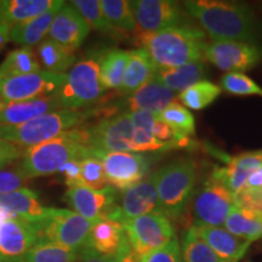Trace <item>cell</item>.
I'll return each mask as SVG.
<instances>
[{"instance_id":"obj_4","label":"cell","mask_w":262,"mask_h":262,"mask_svg":"<svg viewBox=\"0 0 262 262\" xmlns=\"http://www.w3.org/2000/svg\"><path fill=\"white\" fill-rule=\"evenodd\" d=\"M195 170L192 159H180L155 172L159 210L171 221L179 220L192 201Z\"/></svg>"},{"instance_id":"obj_36","label":"cell","mask_w":262,"mask_h":262,"mask_svg":"<svg viewBox=\"0 0 262 262\" xmlns=\"http://www.w3.org/2000/svg\"><path fill=\"white\" fill-rule=\"evenodd\" d=\"M79 253L51 242L39 241L21 262H77Z\"/></svg>"},{"instance_id":"obj_21","label":"cell","mask_w":262,"mask_h":262,"mask_svg":"<svg viewBox=\"0 0 262 262\" xmlns=\"http://www.w3.org/2000/svg\"><path fill=\"white\" fill-rule=\"evenodd\" d=\"M0 209L33 225L41 221L48 211V208L39 201L37 193L25 187L0 195Z\"/></svg>"},{"instance_id":"obj_34","label":"cell","mask_w":262,"mask_h":262,"mask_svg":"<svg viewBox=\"0 0 262 262\" xmlns=\"http://www.w3.org/2000/svg\"><path fill=\"white\" fill-rule=\"evenodd\" d=\"M70 4L83 16L91 29L101 32L102 34L112 35L114 38L123 34L110 24V21L103 14L100 0H73Z\"/></svg>"},{"instance_id":"obj_46","label":"cell","mask_w":262,"mask_h":262,"mask_svg":"<svg viewBox=\"0 0 262 262\" xmlns=\"http://www.w3.org/2000/svg\"><path fill=\"white\" fill-rule=\"evenodd\" d=\"M22 156H24V152L19 148V146L0 139V169L5 168L6 165L21 158Z\"/></svg>"},{"instance_id":"obj_35","label":"cell","mask_w":262,"mask_h":262,"mask_svg":"<svg viewBox=\"0 0 262 262\" xmlns=\"http://www.w3.org/2000/svg\"><path fill=\"white\" fill-rule=\"evenodd\" d=\"M221 93L222 89L219 85L209 80H203L188 88L187 90L182 91L179 95V100L187 110L201 111L215 102Z\"/></svg>"},{"instance_id":"obj_30","label":"cell","mask_w":262,"mask_h":262,"mask_svg":"<svg viewBox=\"0 0 262 262\" xmlns=\"http://www.w3.org/2000/svg\"><path fill=\"white\" fill-rule=\"evenodd\" d=\"M134 127V153L169 150V147L160 143L153 136V124L157 116L148 112L130 113Z\"/></svg>"},{"instance_id":"obj_40","label":"cell","mask_w":262,"mask_h":262,"mask_svg":"<svg viewBox=\"0 0 262 262\" xmlns=\"http://www.w3.org/2000/svg\"><path fill=\"white\" fill-rule=\"evenodd\" d=\"M80 186L97 191L108 186L102 162L93 152L80 160Z\"/></svg>"},{"instance_id":"obj_6","label":"cell","mask_w":262,"mask_h":262,"mask_svg":"<svg viewBox=\"0 0 262 262\" xmlns=\"http://www.w3.org/2000/svg\"><path fill=\"white\" fill-rule=\"evenodd\" d=\"M94 224L68 209L48 208L42 220L35 224L34 227L39 241L51 242L80 254L88 248Z\"/></svg>"},{"instance_id":"obj_22","label":"cell","mask_w":262,"mask_h":262,"mask_svg":"<svg viewBox=\"0 0 262 262\" xmlns=\"http://www.w3.org/2000/svg\"><path fill=\"white\" fill-rule=\"evenodd\" d=\"M58 110L62 108L58 103L56 95L33 98L21 102H11L3 112H0V125H19Z\"/></svg>"},{"instance_id":"obj_37","label":"cell","mask_w":262,"mask_h":262,"mask_svg":"<svg viewBox=\"0 0 262 262\" xmlns=\"http://www.w3.org/2000/svg\"><path fill=\"white\" fill-rule=\"evenodd\" d=\"M103 14L110 24L123 34L135 33L136 24L130 2L125 0H101Z\"/></svg>"},{"instance_id":"obj_54","label":"cell","mask_w":262,"mask_h":262,"mask_svg":"<svg viewBox=\"0 0 262 262\" xmlns=\"http://www.w3.org/2000/svg\"><path fill=\"white\" fill-rule=\"evenodd\" d=\"M0 262H4V260H3V258H2V257H0Z\"/></svg>"},{"instance_id":"obj_24","label":"cell","mask_w":262,"mask_h":262,"mask_svg":"<svg viewBox=\"0 0 262 262\" xmlns=\"http://www.w3.org/2000/svg\"><path fill=\"white\" fill-rule=\"evenodd\" d=\"M63 4L61 0H0V17L15 26Z\"/></svg>"},{"instance_id":"obj_33","label":"cell","mask_w":262,"mask_h":262,"mask_svg":"<svg viewBox=\"0 0 262 262\" xmlns=\"http://www.w3.org/2000/svg\"><path fill=\"white\" fill-rule=\"evenodd\" d=\"M160 120L166 123L173 130L179 139H191L195 133V119L192 112H189L181 103L173 102L165 108L158 116Z\"/></svg>"},{"instance_id":"obj_32","label":"cell","mask_w":262,"mask_h":262,"mask_svg":"<svg viewBox=\"0 0 262 262\" xmlns=\"http://www.w3.org/2000/svg\"><path fill=\"white\" fill-rule=\"evenodd\" d=\"M42 70L37 55L31 48L22 47L11 51L0 64V81Z\"/></svg>"},{"instance_id":"obj_26","label":"cell","mask_w":262,"mask_h":262,"mask_svg":"<svg viewBox=\"0 0 262 262\" xmlns=\"http://www.w3.org/2000/svg\"><path fill=\"white\" fill-rule=\"evenodd\" d=\"M206 75L208 67L203 61L157 71V77L160 81L173 93L180 94L199 81L204 80Z\"/></svg>"},{"instance_id":"obj_52","label":"cell","mask_w":262,"mask_h":262,"mask_svg":"<svg viewBox=\"0 0 262 262\" xmlns=\"http://www.w3.org/2000/svg\"><path fill=\"white\" fill-rule=\"evenodd\" d=\"M14 216L10 215L9 212H6L5 210H3V209H0V226L4 224L5 221H8L9 219H12Z\"/></svg>"},{"instance_id":"obj_47","label":"cell","mask_w":262,"mask_h":262,"mask_svg":"<svg viewBox=\"0 0 262 262\" xmlns=\"http://www.w3.org/2000/svg\"><path fill=\"white\" fill-rule=\"evenodd\" d=\"M237 205L256 211L262 216V192H242L235 196Z\"/></svg>"},{"instance_id":"obj_25","label":"cell","mask_w":262,"mask_h":262,"mask_svg":"<svg viewBox=\"0 0 262 262\" xmlns=\"http://www.w3.org/2000/svg\"><path fill=\"white\" fill-rule=\"evenodd\" d=\"M157 71L158 68L148 52L140 48L131 50L122 86L118 90L122 94H134L145 85L157 73Z\"/></svg>"},{"instance_id":"obj_19","label":"cell","mask_w":262,"mask_h":262,"mask_svg":"<svg viewBox=\"0 0 262 262\" xmlns=\"http://www.w3.org/2000/svg\"><path fill=\"white\" fill-rule=\"evenodd\" d=\"M176 94L164 85L157 73L145 85L127 98L130 113L148 112L158 116L166 107L176 102Z\"/></svg>"},{"instance_id":"obj_14","label":"cell","mask_w":262,"mask_h":262,"mask_svg":"<svg viewBox=\"0 0 262 262\" xmlns=\"http://www.w3.org/2000/svg\"><path fill=\"white\" fill-rule=\"evenodd\" d=\"M84 131L90 148L134 153V127L130 113L106 118L96 125L84 127Z\"/></svg>"},{"instance_id":"obj_38","label":"cell","mask_w":262,"mask_h":262,"mask_svg":"<svg viewBox=\"0 0 262 262\" xmlns=\"http://www.w3.org/2000/svg\"><path fill=\"white\" fill-rule=\"evenodd\" d=\"M181 254L183 262H224L192 227L183 234Z\"/></svg>"},{"instance_id":"obj_17","label":"cell","mask_w":262,"mask_h":262,"mask_svg":"<svg viewBox=\"0 0 262 262\" xmlns=\"http://www.w3.org/2000/svg\"><path fill=\"white\" fill-rule=\"evenodd\" d=\"M39 242L34 225L12 217L0 226V257L4 262H21Z\"/></svg>"},{"instance_id":"obj_8","label":"cell","mask_w":262,"mask_h":262,"mask_svg":"<svg viewBox=\"0 0 262 262\" xmlns=\"http://www.w3.org/2000/svg\"><path fill=\"white\" fill-rule=\"evenodd\" d=\"M123 227L130 248L140 260L176 239L171 220L160 211L127 221Z\"/></svg>"},{"instance_id":"obj_13","label":"cell","mask_w":262,"mask_h":262,"mask_svg":"<svg viewBox=\"0 0 262 262\" xmlns=\"http://www.w3.org/2000/svg\"><path fill=\"white\" fill-rule=\"evenodd\" d=\"M130 5L136 24L135 35L188 24L183 6L172 0H136Z\"/></svg>"},{"instance_id":"obj_5","label":"cell","mask_w":262,"mask_h":262,"mask_svg":"<svg viewBox=\"0 0 262 262\" xmlns=\"http://www.w3.org/2000/svg\"><path fill=\"white\" fill-rule=\"evenodd\" d=\"M93 114L91 111L62 108L19 125H0V139L29 148L79 126Z\"/></svg>"},{"instance_id":"obj_31","label":"cell","mask_w":262,"mask_h":262,"mask_svg":"<svg viewBox=\"0 0 262 262\" xmlns=\"http://www.w3.org/2000/svg\"><path fill=\"white\" fill-rule=\"evenodd\" d=\"M129 56L130 51L113 49L101 58L100 78L104 90L119 89L122 86Z\"/></svg>"},{"instance_id":"obj_11","label":"cell","mask_w":262,"mask_h":262,"mask_svg":"<svg viewBox=\"0 0 262 262\" xmlns=\"http://www.w3.org/2000/svg\"><path fill=\"white\" fill-rule=\"evenodd\" d=\"M91 152L102 162L108 185L118 191H126L148 176L149 160L140 153L103 152L95 148Z\"/></svg>"},{"instance_id":"obj_23","label":"cell","mask_w":262,"mask_h":262,"mask_svg":"<svg viewBox=\"0 0 262 262\" xmlns=\"http://www.w3.org/2000/svg\"><path fill=\"white\" fill-rule=\"evenodd\" d=\"M125 238V229L122 224L104 219L94 224L89 235L88 248L93 249L97 254L116 256Z\"/></svg>"},{"instance_id":"obj_10","label":"cell","mask_w":262,"mask_h":262,"mask_svg":"<svg viewBox=\"0 0 262 262\" xmlns=\"http://www.w3.org/2000/svg\"><path fill=\"white\" fill-rule=\"evenodd\" d=\"M203 58L227 73H243L262 61V48L255 42L210 40L204 44Z\"/></svg>"},{"instance_id":"obj_51","label":"cell","mask_w":262,"mask_h":262,"mask_svg":"<svg viewBox=\"0 0 262 262\" xmlns=\"http://www.w3.org/2000/svg\"><path fill=\"white\" fill-rule=\"evenodd\" d=\"M12 26L5 21L4 18L0 17V51L5 48L10 40V31H11Z\"/></svg>"},{"instance_id":"obj_28","label":"cell","mask_w":262,"mask_h":262,"mask_svg":"<svg viewBox=\"0 0 262 262\" xmlns=\"http://www.w3.org/2000/svg\"><path fill=\"white\" fill-rule=\"evenodd\" d=\"M224 226L229 233L249 243L262 238V216L243 206L235 205Z\"/></svg>"},{"instance_id":"obj_41","label":"cell","mask_w":262,"mask_h":262,"mask_svg":"<svg viewBox=\"0 0 262 262\" xmlns=\"http://www.w3.org/2000/svg\"><path fill=\"white\" fill-rule=\"evenodd\" d=\"M220 88L238 96H262V88L244 73H226L220 79Z\"/></svg>"},{"instance_id":"obj_2","label":"cell","mask_w":262,"mask_h":262,"mask_svg":"<svg viewBox=\"0 0 262 262\" xmlns=\"http://www.w3.org/2000/svg\"><path fill=\"white\" fill-rule=\"evenodd\" d=\"M205 42V33L189 24L135 35V44L148 52L158 70L202 61Z\"/></svg>"},{"instance_id":"obj_12","label":"cell","mask_w":262,"mask_h":262,"mask_svg":"<svg viewBox=\"0 0 262 262\" xmlns=\"http://www.w3.org/2000/svg\"><path fill=\"white\" fill-rule=\"evenodd\" d=\"M67 74H56L40 70L33 73L8 78L0 81V95L8 103L33 98L55 96L60 93Z\"/></svg>"},{"instance_id":"obj_3","label":"cell","mask_w":262,"mask_h":262,"mask_svg":"<svg viewBox=\"0 0 262 262\" xmlns=\"http://www.w3.org/2000/svg\"><path fill=\"white\" fill-rule=\"evenodd\" d=\"M90 153L84 127H77L26 149L17 170L26 180L51 175L70 160L84 158Z\"/></svg>"},{"instance_id":"obj_16","label":"cell","mask_w":262,"mask_h":262,"mask_svg":"<svg viewBox=\"0 0 262 262\" xmlns=\"http://www.w3.org/2000/svg\"><path fill=\"white\" fill-rule=\"evenodd\" d=\"M160 211L157 194L155 173L147 176L145 180L123 192L117 210L110 220L125 225L127 221L140 216Z\"/></svg>"},{"instance_id":"obj_20","label":"cell","mask_w":262,"mask_h":262,"mask_svg":"<svg viewBox=\"0 0 262 262\" xmlns=\"http://www.w3.org/2000/svg\"><path fill=\"white\" fill-rule=\"evenodd\" d=\"M191 227L224 262H238L244 256L251 244L229 233L224 227H210V226H191Z\"/></svg>"},{"instance_id":"obj_1","label":"cell","mask_w":262,"mask_h":262,"mask_svg":"<svg viewBox=\"0 0 262 262\" xmlns=\"http://www.w3.org/2000/svg\"><path fill=\"white\" fill-rule=\"evenodd\" d=\"M189 18L194 19L211 40L255 42L262 27L254 10L247 4L221 0H189L182 3Z\"/></svg>"},{"instance_id":"obj_53","label":"cell","mask_w":262,"mask_h":262,"mask_svg":"<svg viewBox=\"0 0 262 262\" xmlns=\"http://www.w3.org/2000/svg\"><path fill=\"white\" fill-rule=\"evenodd\" d=\"M8 102H6V101L4 100V98H3V96L2 95H0V112H3V111L5 110L6 108V106H8Z\"/></svg>"},{"instance_id":"obj_48","label":"cell","mask_w":262,"mask_h":262,"mask_svg":"<svg viewBox=\"0 0 262 262\" xmlns=\"http://www.w3.org/2000/svg\"><path fill=\"white\" fill-rule=\"evenodd\" d=\"M243 192H262V166L250 173Z\"/></svg>"},{"instance_id":"obj_39","label":"cell","mask_w":262,"mask_h":262,"mask_svg":"<svg viewBox=\"0 0 262 262\" xmlns=\"http://www.w3.org/2000/svg\"><path fill=\"white\" fill-rule=\"evenodd\" d=\"M250 173L251 172L245 171V170L238 168V166L227 164L225 166H216L212 170L209 179L225 186L229 192L233 193L237 196L239 193L243 192L245 183H247Z\"/></svg>"},{"instance_id":"obj_42","label":"cell","mask_w":262,"mask_h":262,"mask_svg":"<svg viewBox=\"0 0 262 262\" xmlns=\"http://www.w3.org/2000/svg\"><path fill=\"white\" fill-rule=\"evenodd\" d=\"M141 262H183L181 254V245L178 239H173L163 248L149 253L141 258Z\"/></svg>"},{"instance_id":"obj_49","label":"cell","mask_w":262,"mask_h":262,"mask_svg":"<svg viewBox=\"0 0 262 262\" xmlns=\"http://www.w3.org/2000/svg\"><path fill=\"white\" fill-rule=\"evenodd\" d=\"M79 262H116V258L114 256L97 254L93 249L86 248L79 254Z\"/></svg>"},{"instance_id":"obj_44","label":"cell","mask_w":262,"mask_h":262,"mask_svg":"<svg viewBox=\"0 0 262 262\" xmlns=\"http://www.w3.org/2000/svg\"><path fill=\"white\" fill-rule=\"evenodd\" d=\"M25 181L26 179L17 169L15 171H0V195L22 188Z\"/></svg>"},{"instance_id":"obj_15","label":"cell","mask_w":262,"mask_h":262,"mask_svg":"<svg viewBox=\"0 0 262 262\" xmlns=\"http://www.w3.org/2000/svg\"><path fill=\"white\" fill-rule=\"evenodd\" d=\"M64 202L86 220L97 222L111 219L117 210V189L110 185L98 191L85 186H75L66 192Z\"/></svg>"},{"instance_id":"obj_18","label":"cell","mask_w":262,"mask_h":262,"mask_svg":"<svg viewBox=\"0 0 262 262\" xmlns=\"http://www.w3.org/2000/svg\"><path fill=\"white\" fill-rule=\"evenodd\" d=\"M91 31L90 26L71 4H64L55 16L49 37L51 40L74 52Z\"/></svg>"},{"instance_id":"obj_50","label":"cell","mask_w":262,"mask_h":262,"mask_svg":"<svg viewBox=\"0 0 262 262\" xmlns=\"http://www.w3.org/2000/svg\"><path fill=\"white\" fill-rule=\"evenodd\" d=\"M114 258H116V262H141L140 258L134 254L133 249L130 248L127 238H125V241L123 242L122 247H120L119 251H118Z\"/></svg>"},{"instance_id":"obj_43","label":"cell","mask_w":262,"mask_h":262,"mask_svg":"<svg viewBox=\"0 0 262 262\" xmlns=\"http://www.w3.org/2000/svg\"><path fill=\"white\" fill-rule=\"evenodd\" d=\"M226 162H227V164L238 166V168L243 169L245 171L254 172L255 170L262 166V149L241 153V155L226 159Z\"/></svg>"},{"instance_id":"obj_9","label":"cell","mask_w":262,"mask_h":262,"mask_svg":"<svg viewBox=\"0 0 262 262\" xmlns=\"http://www.w3.org/2000/svg\"><path fill=\"white\" fill-rule=\"evenodd\" d=\"M191 202L192 226L210 227H222L237 205L233 193L210 179L193 194Z\"/></svg>"},{"instance_id":"obj_7","label":"cell","mask_w":262,"mask_h":262,"mask_svg":"<svg viewBox=\"0 0 262 262\" xmlns=\"http://www.w3.org/2000/svg\"><path fill=\"white\" fill-rule=\"evenodd\" d=\"M101 60L85 58L77 62L56 98L61 108L80 111L100 100L104 93L100 78Z\"/></svg>"},{"instance_id":"obj_27","label":"cell","mask_w":262,"mask_h":262,"mask_svg":"<svg viewBox=\"0 0 262 262\" xmlns=\"http://www.w3.org/2000/svg\"><path fill=\"white\" fill-rule=\"evenodd\" d=\"M63 5L56 6L50 11L24 22V24L12 26L11 31H10V40L27 48L40 44L50 32L55 16L57 15V12Z\"/></svg>"},{"instance_id":"obj_45","label":"cell","mask_w":262,"mask_h":262,"mask_svg":"<svg viewBox=\"0 0 262 262\" xmlns=\"http://www.w3.org/2000/svg\"><path fill=\"white\" fill-rule=\"evenodd\" d=\"M83 158H75L66 163L60 169V171L64 178L66 185L70 187L80 186V160Z\"/></svg>"},{"instance_id":"obj_29","label":"cell","mask_w":262,"mask_h":262,"mask_svg":"<svg viewBox=\"0 0 262 262\" xmlns=\"http://www.w3.org/2000/svg\"><path fill=\"white\" fill-rule=\"evenodd\" d=\"M38 60L42 70L56 74H66L70 68H73L77 60L74 52L51 40L50 38L44 39L38 47Z\"/></svg>"}]
</instances>
